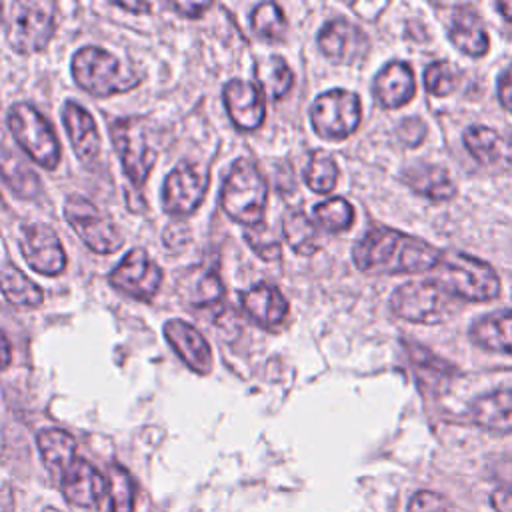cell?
I'll return each instance as SVG.
<instances>
[{"label":"cell","mask_w":512,"mask_h":512,"mask_svg":"<svg viewBox=\"0 0 512 512\" xmlns=\"http://www.w3.org/2000/svg\"><path fill=\"white\" fill-rule=\"evenodd\" d=\"M352 258L362 272L414 274L432 270L440 260V250L392 228H372L354 244Z\"/></svg>","instance_id":"obj_1"},{"label":"cell","mask_w":512,"mask_h":512,"mask_svg":"<svg viewBox=\"0 0 512 512\" xmlns=\"http://www.w3.org/2000/svg\"><path fill=\"white\" fill-rule=\"evenodd\" d=\"M428 280L454 298L470 302L492 300L500 292V280L484 260L456 250L440 252V260Z\"/></svg>","instance_id":"obj_2"},{"label":"cell","mask_w":512,"mask_h":512,"mask_svg":"<svg viewBox=\"0 0 512 512\" xmlns=\"http://www.w3.org/2000/svg\"><path fill=\"white\" fill-rule=\"evenodd\" d=\"M266 196V180L256 164L246 158L236 160L220 192V204L224 212L248 228L256 226L262 222Z\"/></svg>","instance_id":"obj_3"},{"label":"cell","mask_w":512,"mask_h":512,"mask_svg":"<svg viewBox=\"0 0 512 512\" xmlns=\"http://www.w3.org/2000/svg\"><path fill=\"white\" fill-rule=\"evenodd\" d=\"M72 76L80 88L98 98L128 92L140 82L114 54L98 46H84L74 54Z\"/></svg>","instance_id":"obj_4"},{"label":"cell","mask_w":512,"mask_h":512,"mask_svg":"<svg viewBox=\"0 0 512 512\" xmlns=\"http://www.w3.org/2000/svg\"><path fill=\"white\" fill-rule=\"evenodd\" d=\"M390 308L408 322L438 324L458 310V302L452 294L426 278L398 286L390 296Z\"/></svg>","instance_id":"obj_5"},{"label":"cell","mask_w":512,"mask_h":512,"mask_svg":"<svg viewBox=\"0 0 512 512\" xmlns=\"http://www.w3.org/2000/svg\"><path fill=\"white\" fill-rule=\"evenodd\" d=\"M8 126L20 148L40 166L52 170L60 160L58 138L48 120L26 102H18L8 110Z\"/></svg>","instance_id":"obj_6"},{"label":"cell","mask_w":512,"mask_h":512,"mask_svg":"<svg viewBox=\"0 0 512 512\" xmlns=\"http://www.w3.org/2000/svg\"><path fill=\"white\" fill-rule=\"evenodd\" d=\"M360 116V98L344 88L322 92L310 108L312 128L326 140H342L350 136L358 128Z\"/></svg>","instance_id":"obj_7"},{"label":"cell","mask_w":512,"mask_h":512,"mask_svg":"<svg viewBox=\"0 0 512 512\" xmlns=\"http://www.w3.org/2000/svg\"><path fill=\"white\" fill-rule=\"evenodd\" d=\"M64 218L80 240L98 254H112L122 246V234L114 222L82 196H70L64 204Z\"/></svg>","instance_id":"obj_8"},{"label":"cell","mask_w":512,"mask_h":512,"mask_svg":"<svg viewBox=\"0 0 512 512\" xmlns=\"http://www.w3.org/2000/svg\"><path fill=\"white\" fill-rule=\"evenodd\" d=\"M110 136L130 182L136 186L144 184L156 160V150L146 136V128L138 118H118L112 122Z\"/></svg>","instance_id":"obj_9"},{"label":"cell","mask_w":512,"mask_h":512,"mask_svg":"<svg viewBox=\"0 0 512 512\" xmlns=\"http://www.w3.org/2000/svg\"><path fill=\"white\" fill-rule=\"evenodd\" d=\"M54 32L52 6L42 2H14L8 22V42L20 54L42 50Z\"/></svg>","instance_id":"obj_10"},{"label":"cell","mask_w":512,"mask_h":512,"mask_svg":"<svg viewBox=\"0 0 512 512\" xmlns=\"http://www.w3.org/2000/svg\"><path fill=\"white\" fill-rule=\"evenodd\" d=\"M208 176L194 162L176 164L162 186V206L170 214H190L194 212L206 192Z\"/></svg>","instance_id":"obj_11"},{"label":"cell","mask_w":512,"mask_h":512,"mask_svg":"<svg viewBox=\"0 0 512 512\" xmlns=\"http://www.w3.org/2000/svg\"><path fill=\"white\" fill-rule=\"evenodd\" d=\"M110 282L124 294L148 302L160 288L162 270L142 248H134L110 272Z\"/></svg>","instance_id":"obj_12"},{"label":"cell","mask_w":512,"mask_h":512,"mask_svg":"<svg viewBox=\"0 0 512 512\" xmlns=\"http://www.w3.org/2000/svg\"><path fill=\"white\" fill-rule=\"evenodd\" d=\"M20 248L28 266L40 274L56 276L66 266V254L58 234L46 224L26 226Z\"/></svg>","instance_id":"obj_13"},{"label":"cell","mask_w":512,"mask_h":512,"mask_svg":"<svg viewBox=\"0 0 512 512\" xmlns=\"http://www.w3.org/2000/svg\"><path fill=\"white\" fill-rule=\"evenodd\" d=\"M320 50L334 62L354 64L364 60L368 52V38L364 32L344 18L326 22L318 34Z\"/></svg>","instance_id":"obj_14"},{"label":"cell","mask_w":512,"mask_h":512,"mask_svg":"<svg viewBox=\"0 0 512 512\" xmlns=\"http://www.w3.org/2000/svg\"><path fill=\"white\" fill-rule=\"evenodd\" d=\"M62 494L70 504L80 508H94L104 496H108V478L88 460L76 458L60 478Z\"/></svg>","instance_id":"obj_15"},{"label":"cell","mask_w":512,"mask_h":512,"mask_svg":"<svg viewBox=\"0 0 512 512\" xmlns=\"http://www.w3.org/2000/svg\"><path fill=\"white\" fill-rule=\"evenodd\" d=\"M164 336L190 370L198 374L210 372L212 352L200 330H196L192 324L184 320H168L164 324Z\"/></svg>","instance_id":"obj_16"},{"label":"cell","mask_w":512,"mask_h":512,"mask_svg":"<svg viewBox=\"0 0 512 512\" xmlns=\"http://www.w3.org/2000/svg\"><path fill=\"white\" fill-rule=\"evenodd\" d=\"M224 104L238 130H256L264 122L262 94L250 82L230 80L224 86Z\"/></svg>","instance_id":"obj_17"},{"label":"cell","mask_w":512,"mask_h":512,"mask_svg":"<svg viewBox=\"0 0 512 512\" xmlns=\"http://www.w3.org/2000/svg\"><path fill=\"white\" fill-rule=\"evenodd\" d=\"M374 96L384 108H400L408 104L416 94V82L412 68L406 62H388L374 78Z\"/></svg>","instance_id":"obj_18"},{"label":"cell","mask_w":512,"mask_h":512,"mask_svg":"<svg viewBox=\"0 0 512 512\" xmlns=\"http://www.w3.org/2000/svg\"><path fill=\"white\" fill-rule=\"evenodd\" d=\"M62 122L76 156L82 162H92L100 152V134L94 118L78 102L68 100L62 108Z\"/></svg>","instance_id":"obj_19"},{"label":"cell","mask_w":512,"mask_h":512,"mask_svg":"<svg viewBox=\"0 0 512 512\" xmlns=\"http://www.w3.org/2000/svg\"><path fill=\"white\" fill-rule=\"evenodd\" d=\"M242 306L248 316L260 326H278L288 314V302L282 292L272 284H256L242 294Z\"/></svg>","instance_id":"obj_20"},{"label":"cell","mask_w":512,"mask_h":512,"mask_svg":"<svg viewBox=\"0 0 512 512\" xmlns=\"http://www.w3.org/2000/svg\"><path fill=\"white\" fill-rule=\"evenodd\" d=\"M470 418L492 432H512V390H496L470 404Z\"/></svg>","instance_id":"obj_21"},{"label":"cell","mask_w":512,"mask_h":512,"mask_svg":"<svg viewBox=\"0 0 512 512\" xmlns=\"http://www.w3.org/2000/svg\"><path fill=\"white\" fill-rule=\"evenodd\" d=\"M448 36L450 42L468 56H482L488 52V34L484 30V24L480 16L468 6H460L454 10Z\"/></svg>","instance_id":"obj_22"},{"label":"cell","mask_w":512,"mask_h":512,"mask_svg":"<svg viewBox=\"0 0 512 512\" xmlns=\"http://www.w3.org/2000/svg\"><path fill=\"white\" fill-rule=\"evenodd\" d=\"M402 180L420 196H426L430 200H448L454 196L456 186L448 174L438 164L418 162L402 172Z\"/></svg>","instance_id":"obj_23"},{"label":"cell","mask_w":512,"mask_h":512,"mask_svg":"<svg viewBox=\"0 0 512 512\" xmlns=\"http://www.w3.org/2000/svg\"><path fill=\"white\" fill-rule=\"evenodd\" d=\"M470 338L484 350L512 354V310H500L478 318L470 326Z\"/></svg>","instance_id":"obj_24"},{"label":"cell","mask_w":512,"mask_h":512,"mask_svg":"<svg viewBox=\"0 0 512 512\" xmlns=\"http://www.w3.org/2000/svg\"><path fill=\"white\" fill-rule=\"evenodd\" d=\"M36 442L44 466L54 478L60 480L62 474L70 468V464L78 458L74 438L60 428H46L38 434Z\"/></svg>","instance_id":"obj_25"},{"label":"cell","mask_w":512,"mask_h":512,"mask_svg":"<svg viewBox=\"0 0 512 512\" xmlns=\"http://www.w3.org/2000/svg\"><path fill=\"white\" fill-rule=\"evenodd\" d=\"M282 232L290 248L302 256H310L320 248V234L316 224H312V220L300 210L286 212L282 220Z\"/></svg>","instance_id":"obj_26"},{"label":"cell","mask_w":512,"mask_h":512,"mask_svg":"<svg viewBox=\"0 0 512 512\" xmlns=\"http://www.w3.org/2000/svg\"><path fill=\"white\" fill-rule=\"evenodd\" d=\"M464 146L482 164H496L508 152L506 140L486 126H470L464 132Z\"/></svg>","instance_id":"obj_27"},{"label":"cell","mask_w":512,"mask_h":512,"mask_svg":"<svg viewBox=\"0 0 512 512\" xmlns=\"http://www.w3.org/2000/svg\"><path fill=\"white\" fill-rule=\"evenodd\" d=\"M0 290L14 306L36 308L42 302V290L14 266H6L0 272Z\"/></svg>","instance_id":"obj_28"},{"label":"cell","mask_w":512,"mask_h":512,"mask_svg":"<svg viewBox=\"0 0 512 512\" xmlns=\"http://www.w3.org/2000/svg\"><path fill=\"white\" fill-rule=\"evenodd\" d=\"M256 80L268 98H280L292 86L294 74L280 56H268L256 64Z\"/></svg>","instance_id":"obj_29"},{"label":"cell","mask_w":512,"mask_h":512,"mask_svg":"<svg viewBox=\"0 0 512 512\" xmlns=\"http://www.w3.org/2000/svg\"><path fill=\"white\" fill-rule=\"evenodd\" d=\"M0 176L20 198H34L40 190V180L36 172L12 154H0Z\"/></svg>","instance_id":"obj_30"},{"label":"cell","mask_w":512,"mask_h":512,"mask_svg":"<svg viewBox=\"0 0 512 512\" xmlns=\"http://www.w3.org/2000/svg\"><path fill=\"white\" fill-rule=\"evenodd\" d=\"M336 180H338V166L334 158L324 150L312 152L304 168L306 186L318 194H328L334 190Z\"/></svg>","instance_id":"obj_31"},{"label":"cell","mask_w":512,"mask_h":512,"mask_svg":"<svg viewBox=\"0 0 512 512\" xmlns=\"http://www.w3.org/2000/svg\"><path fill=\"white\" fill-rule=\"evenodd\" d=\"M316 222L328 232L346 230L354 220V210L344 198H328L314 206Z\"/></svg>","instance_id":"obj_32"},{"label":"cell","mask_w":512,"mask_h":512,"mask_svg":"<svg viewBox=\"0 0 512 512\" xmlns=\"http://www.w3.org/2000/svg\"><path fill=\"white\" fill-rule=\"evenodd\" d=\"M252 28L254 32L260 36V38H266V40H278L282 38L284 34V28H286V18H284V12L278 4L274 2H262L254 8L252 12Z\"/></svg>","instance_id":"obj_33"},{"label":"cell","mask_w":512,"mask_h":512,"mask_svg":"<svg viewBox=\"0 0 512 512\" xmlns=\"http://www.w3.org/2000/svg\"><path fill=\"white\" fill-rule=\"evenodd\" d=\"M110 512H132L134 508V482L122 466H112L108 474Z\"/></svg>","instance_id":"obj_34"},{"label":"cell","mask_w":512,"mask_h":512,"mask_svg":"<svg viewBox=\"0 0 512 512\" xmlns=\"http://www.w3.org/2000/svg\"><path fill=\"white\" fill-rule=\"evenodd\" d=\"M456 84L458 76L454 68L444 60L432 62L424 72V86L434 96H448L456 88Z\"/></svg>","instance_id":"obj_35"},{"label":"cell","mask_w":512,"mask_h":512,"mask_svg":"<svg viewBox=\"0 0 512 512\" xmlns=\"http://www.w3.org/2000/svg\"><path fill=\"white\" fill-rule=\"evenodd\" d=\"M246 242L264 260L280 258V242L274 236V232L268 226H264L262 222L256 226H250L246 230Z\"/></svg>","instance_id":"obj_36"},{"label":"cell","mask_w":512,"mask_h":512,"mask_svg":"<svg viewBox=\"0 0 512 512\" xmlns=\"http://www.w3.org/2000/svg\"><path fill=\"white\" fill-rule=\"evenodd\" d=\"M222 294H224V288L220 278L214 272H208L196 282V288H192L190 302L194 306H210V304H218L222 300Z\"/></svg>","instance_id":"obj_37"},{"label":"cell","mask_w":512,"mask_h":512,"mask_svg":"<svg viewBox=\"0 0 512 512\" xmlns=\"http://www.w3.org/2000/svg\"><path fill=\"white\" fill-rule=\"evenodd\" d=\"M408 512H454V506L438 492L420 490L410 498Z\"/></svg>","instance_id":"obj_38"},{"label":"cell","mask_w":512,"mask_h":512,"mask_svg":"<svg viewBox=\"0 0 512 512\" xmlns=\"http://www.w3.org/2000/svg\"><path fill=\"white\" fill-rule=\"evenodd\" d=\"M398 136L406 146H418L426 136V124L416 116L406 118L398 126Z\"/></svg>","instance_id":"obj_39"},{"label":"cell","mask_w":512,"mask_h":512,"mask_svg":"<svg viewBox=\"0 0 512 512\" xmlns=\"http://www.w3.org/2000/svg\"><path fill=\"white\" fill-rule=\"evenodd\" d=\"M498 98L502 106L512 112V64H508L498 78Z\"/></svg>","instance_id":"obj_40"},{"label":"cell","mask_w":512,"mask_h":512,"mask_svg":"<svg viewBox=\"0 0 512 512\" xmlns=\"http://www.w3.org/2000/svg\"><path fill=\"white\" fill-rule=\"evenodd\" d=\"M492 474L504 492L512 494V458H502L494 464Z\"/></svg>","instance_id":"obj_41"},{"label":"cell","mask_w":512,"mask_h":512,"mask_svg":"<svg viewBox=\"0 0 512 512\" xmlns=\"http://www.w3.org/2000/svg\"><path fill=\"white\" fill-rule=\"evenodd\" d=\"M188 238H190V230H188L184 224H180V222L170 224V226L164 230V244H166L168 248H174V250H176V242H178V244H184Z\"/></svg>","instance_id":"obj_42"},{"label":"cell","mask_w":512,"mask_h":512,"mask_svg":"<svg viewBox=\"0 0 512 512\" xmlns=\"http://www.w3.org/2000/svg\"><path fill=\"white\" fill-rule=\"evenodd\" d=\"M170 8H174L176 12L188 16V18H196L200 16L204 10L210 8V2H170Z\"/></svg>","instance_id":"obj_43"},{"label":"cell","mask_w":512,"mask_h":512,"mask_svg":"<svg viewBox=\"0 0 512 512\" xmlns=\"http://www.w3.org/2000/svg\"><path fill=\"white\" fill-rule=\"evenodd\" d=\"M10 358H12V354H10V344H8L6 336L0 332V370L10 364Z\"/></svg>","instance_id":"obj_44"},{"label":"cell","mask_w":512,"mask_h":512,"mask_svg":"<svg viewBox=\"0 0 512 512\" xmlns=\"http://www.w3.org/2000/svg\"><path fill=\"white\" fill-rule=\"evenodd\" d=\"M114 6L124 8V10H132V12H148L150 4L148 2H136V4H126V2H114Z\"/></svg>","instance_id":"obj_45"},{"label":"cell","mask_w":512,"mask_h":512,"mask_svg":"<svg viewBox=\"0 0 512 512\" xmlns=\"http://www.w3.org/2000/svg\"><path fill=\"white\" fill-rule=\"evenodd\" d=\"M498 10H500L508 20H512V0H508V2H498Z\"/></svg>","instance_id":"obj_46"},{"label":"cell","mask_w":512,"mask_h":512,"mask_svg":"<svg viewBox=\"0 0 512 512\" xmlns=\"http://www.w3.org/2000/svg\"><path fill=\"white\" fill-rule=\"evenodd\" d=\"M42 512H60V510H58V508H52V506H48V508H44Z\"/></svg>","instance_id":"obj_47"}]
</instances>
